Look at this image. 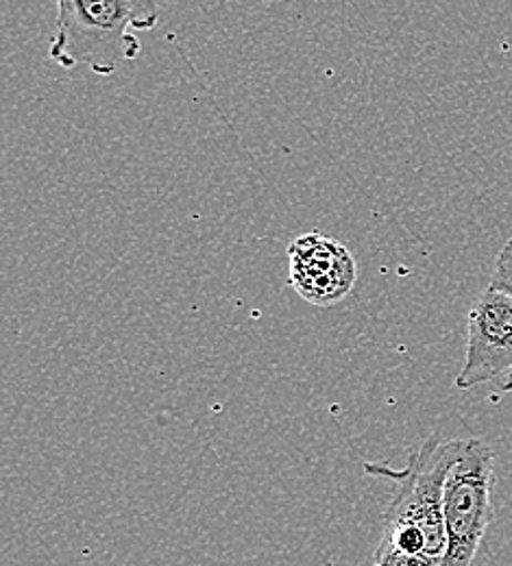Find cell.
Returning <instances> with one entry per match:
<instances>
[{
    "label": "cell",
    "instance_id": "1",
    "mask_svg": "<svg viewBox=\"0 0 512 566\" xmlns=\"http://www.w3.org/2000/svg\"><path fill=\"white\" fill-rule=\"evenodd\" d=\"M157 20V4L147 0H60L49 55L66 71L87 66L96 74H112L140 55L134 33L150 31Z\"/></svg>",
    "mask_w": 512,
    "mask_h": 566
},
{
    "label": "cell",
    "instance_id": "2",
    "mask_svg": "<svg viewBox=\"0 0 512 566\" xmlns=\"http://www.w3.org/2000/svg\"><path fill=\"white\" fill-rule=\"evenodd\" d=\"M458 451L460 440H442L439 433H432L412 451L401 471L388 464H365L366 475L390 480L397 486L384 512V530H419L426 538V554L439 565L447 549L442 491Z\"/></svg>",
    "mask_w": 512,
    "mask_h": 566
},
{
    "label": "cell",
    "instance_id": "3",
    "mask_svg": "<svg viewBox=\"0 0 512 566\" xmlns=\"http://www.w3.org/2000/svg\"><path fill=\"white\" fill-rule=\"evenodd\" d=\"M495 453L482 438H460L442 491L447 549L439 566H473L493 521Z\"/></svg>",
    "mask_w": 512,
    "mask_h": 566
},
{
    "label": "cell",
    "instance_id": "4",
    "mask_svg": "<svg viewBox=\"0 0 512 566\" xmlns=\"http://www.w3.org/2000/svg\"><path fill=\"white\" fill-rule=\"evenodd\" d=\"M482 384H498L512 390V298L487 287L473 303L467 321V352L458 390H471Z\"/></svg>",
    "mask_w": 512,
    "mask_h": 566
},
{
    "label": "cell",
    "instance_id": "5",
    "mask_svg": "<svg viewBox=\"0 0 512 566\" xmlns=\"http://www.w3.org/2000/svg\"><path fill=\"white\" fill-rule=\"evenodd\" d=\"M289 262L294 292L316 307L341 303L352 294L358 277L352 251L318 231L299 235L291 242Z\"/></svg>",
    "mask_w": 512,
    "mask_h": 566
},
{
    "label": "cell",
    "instance_id": "6",
    "mask_svg": "<svg viewBox=\"0 0 512 566\" xmlns=\"http://www.w3.org/2000/svg\"><path fill=\"white\" fill-rule=\"evenodd\" d=\"M491 290H498L512 298V238L502 247V251L495 258V266L491 273Z\"/></svg>",
    "mask_w": 512,
    "mask_h": 566
},
{
    "label": "cell",
    "instance_id": "7",
    "mask_svg": "<svg viewBox=\"0 0 512 566\" xmlns=\"http://www.w3.org/2000/svg\"><path fill=\"white\" fill-rule=\"evenodd\" d=\"M373 566H439V563L424 554H404V552H395V549L377 545L375 556H373Z\"/></svg>",
    "mask_w": 512,
    "mask_h": 566
}]
</instances>
